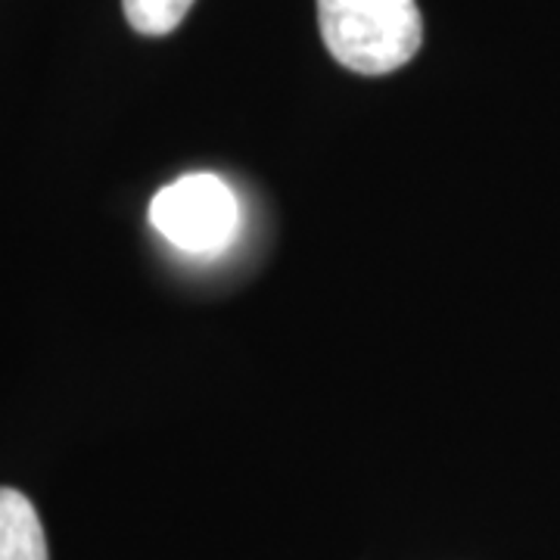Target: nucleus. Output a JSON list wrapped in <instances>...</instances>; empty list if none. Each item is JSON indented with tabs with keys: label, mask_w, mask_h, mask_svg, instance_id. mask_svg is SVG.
I'll return each mask as SVG.
<instances>
[{
	"label": "nucleus",
	"mask_w": 560,
	"mask_h": 560,
	"mask_svg": "<svg viewBox=\"0 0 560 560\" xmlns=\"http://www.w3.org/2000/svg\"><path fill=\"white\" fill-rule=\"evenodd\" d=\"M318 25L334 60L359 75L396 72L423 40L415 0H318Z\"/></svg>",
	"instance_id": "1"
},
{
	"label": "nucleus",
	"mask_w": 560,
	"mask_h": 560,
	"mask_svg": "<svg viewBox=\"0 0 560 560\" xmlns=\"http://www.w3.org/2000/svg\"><path fill=\"white\" fill-rule=\"evenodd\" d=\"M150 224L190 256H215L234 241L241 209L234 190L212 172H194L162 187L150 202Z\"/></svg>",
	"instance_id": "2"
},
{
	"label": "nucleus",
	"mask_w": 560,
	"mask_h": 560,
	"mask_svg": "<svg viewBox=\"0 0 560 560\" xmlns=\"http://www.w3.org/2000/svg\"><path fill=\"white\" fill-rule=\"evenodd\" d=\"M0 560H47L38 511L16 489H0Z\"/></svg>",
	"instance_id": "3"
},
{
	"label": "nucleus",
	"mask_w": 560,
	"mask_h": 560,
	"mask_svg": "<svg viewBox=\"0 0 560 560\" xmlns=\"http://www.w3.org/2000/svg\"><path fill=\"white\" fill-rule=\"evenodd\" d=\"M190 7H194V0H121L128 25L150 38H162V35L175 32L184 16L190 13Z\"/></svg>",
	"instance_id": "4"
}]
</instances>
